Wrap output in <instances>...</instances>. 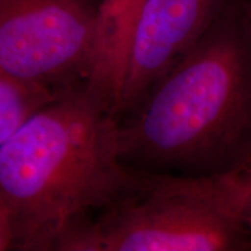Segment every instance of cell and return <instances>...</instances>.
Segmentation results:
<instances>
[{
    "instance_id": "6da1fadb",
    "label": "cell",
    "mask_w": 251,
    "mask_h": 251,
    "mask_svg": "<svg viewBox=\"0 0 251 251\" xmlns=\"http://www.w3.org/2000/svg\"><path fill=\"white\" fill-rule=\"evenodd\" d=\"M121 162L228 176L251 166V0H227L196 45L118 119Z\"/></svg>"
},
{
    "instance_id": "7a4b0ae2",
    "label": "cell",
    "mask_w": 251,
    "mask_h": 251,
    "mask_svg": "<svg viewBox=\"0 0 251 251\" xmlns=\"http://www.w3.org/2000/svg\"><path fill=\"white\" fill-rule=\"evenodd\" d=\"M118 118L84 83L69 87L0 146V209L12 247L58 250L125 186Z\"/></svg>"
},
{
    "instance_id": "3957f363",
    "label": "cell",
    "mask_w": 251,
    "mask_h": 251,
    "mask_svg": "<svg viewBox=\"0 0 251 251\" xmlns=\"http://www.w3.org/2000/svg\"><path fill=\"white\" fill-rule=\"evenodd\" d=\"M97 213L69 234L59 250H251V231L238 213L230 175L131 169L120 192Z\"/></svg>"
},
{
    "instance_id": "277c9868",
    "label": "cell",
    "mask_w": 251,
    "mask_h": 251,
    "mask_svg": "<svg viewBox=\"0 0 251 251\" xmlns=\"http://www.w3.org/2000/svg\"><path fill=\"white\" fill-rule=\"evenodd\" d=\"M101 0H0V69L56 91L84 83Z\"/></svg>"
},
{
    "instance_id": "5b68a950",
    "label": "cell",
    "mask_w": 251,
    "mask_h": 251,
    "mask_svg": "<svg viewBox=\"0 0 251 251\" xmlns=\"http://www.w3.org/2000/svg\"><path fill=\"white\" fill-rule=\"evenodd\" d=\"M227 0H146L131 34L118 117L133 111L180 61Z\"/></svg>"
},
{
    "instance_id": "8992f818",
    "label": "cell",
    "mask_w": 251,
    "mask_h": 251,
    "mask_svg": "<svg viewBox=\"0 0 251 251\" xmlns=\"http://www.w3.org/2000/svg\"><path fill=\"white\" fill-rule=\"evenodd\" d=\"M146 0H101L84 84L118 113L137 15Z\"/></svg>"
},
{
    "instance_id": "52a82bcc",
    "label": "cell",
    "mask_w": 251,
    "mask_h": 251,
    "mask_svg": "<svg viewBox=\"0 0 251 251\" xmlns=\"http://www.w3.org/2000/svg\"><path fill=\"white\" fill-rule=\"evenodd\" d=\"M62 92L20 79L0 69V146Z\"/></svg>"
},
{
    "instance_id": "ba28073f",
    "label": "cell",
    "mask_w": 251,
    "mask_h": 251,
    "mask_svg": "<svg viewBox=\"0 0 251 251\" xmlns=\"http://www.w3.org/2000/svg\"><path fill=\"white\" fill-rule=\"evenodd\" d=\"M230 183L241 219L251 231V166L230 175Z\"/></svg>"
},
{
    "instance_id": "9c48e42d",
    "label": "cell",
    "mask_w": 251,
    "mask_h": 251,
    "mask_svg": "<svg viewBox=\"0 0 251 251\" xmlns=\"http://www.w3.org/2000/svg\"><path fill=\"white\" fill-rule=\"evenodd\" d=\"M12 248L11 231L7 224V220L1 209H0V250Z\"/></svg>"
}]
</instances>
